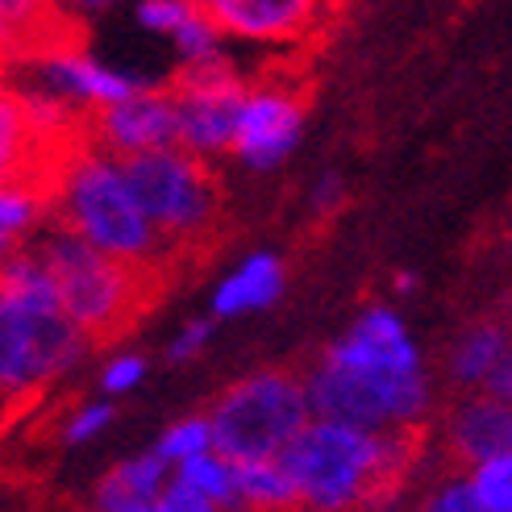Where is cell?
<instances>
[{
    "instance_id": "cell-1",
    "label": "cell",
    "mask_w": 512,
    "mask_h": 512,
    "mask_svg": "<svg viewBox=\"0 0 512 512\" xmlns=\"http://www.w3.org/2000/svg\"><path fill=\"white\" fill-rule=\"evenodd\" d=\"M313 417L358 429L417 433L438 400L429 358L413 325L388 300L363 304L304 371Z\"/></svg>"
},
{
    "instance_id": "cell-12",
    "label": "cell",
    "mask_w": 512,
    "mask_h": 512,
    "mask_svg": "<svg viewBox=\"0 0 512 512\" xmlns=\"http://www.w3.org/2000/svg\"><path fill=\"white\" fill-rule=\"evenodd\" d=\"M442 442L458 463V471L508 450L512 446V404L488 392H458L454 408H446V417H442Z\"/></svg>"
},
{
    "instance_id": "cell-23",
    "label": "cell",
    "mask_w": 512,
    "mask_h": 512,
    "mask_svg": "<svg viewBox=\"0 0 512 512\" xmlns=\"http://www.w3.org/2000/svg\"><path fill=\"white\" fill-rule=\"evenodd\" d=\"M142 379H146V358L134 354V350H125V354H113L105 363V371H100V392L105 396H125V392H134Z\"/></svg>"
},
{
    "instance_id": "cell-37",
    "label": "cell",
    "mask_w": 512,
    "mask_h": 512,
    "mask_svg": "<svg viewBox=\"0 0 512 512\" xmlns=\"http://www.w3.org/2000/svg\"><path fill=\"white\" fill-rule=\"evenodd\" d=\"M504 246H508V254H512V229H508V234H504Z\"/></svg>"
},
{
    "instance_id": "cell-9",
    "label": "cell",
    "mask_w": 512,
    "mask_h": 512,
    "mask_svg": "<svg viewBox=\"0 0 512 512\" xmlns=\"http://www.w3.org/2000/svg\"><path fill=\"white\" fill-rule=\"evenodd\" d=\"M304 121H309V105H304L300 88H292L288 80L246 84L238 121H234V142H229V159L246 171L284 167L304 142Z\"/></svg>"
},
{
    "instance_id": "cell-21",
    "label": "cell",
    "mask_w": 512,
    "mask_h": 512,
    "mask_svg": "<svg viewBox=\"0 0 512 512\" xmlns=\"http://www.w3.org/2000/svg\"><path fill=\"white\" fill-rule=\"evenodd\" d=\"M209 446H213L209 417H204V413H192V417L171 421V425L159 433L155 454L163 458L167 467H175V463H184V458H192V454H200V450H209Z\"/></svg>"
},
{
    "instance_id": "cell-3",
    "label": "cell",
    "mask_w": 512,
    "mask_h": 512,
    "mask_svg": "<svg viewBox=\"0 0 512 512\" xmlns=\"http://www.w3.org/2000/svg\"><path fill=\"white\" fill-rule=\"evenodd\" d=\"M30 250L46 263L59 292V309L88 338V346H109L125 329H134L167 275L155 267L109 259L59 225H50Z\"/></svg>"
},
{
    "instance_id": "cell-18",
    "label": "cell",
    "mask_w": 512,
    "mask_h": 512,
    "mask_svg": "<svg viewBox=\"0 0 512 512\" xmlns=\"http://www.w3.org/2000/svg\"><path fill=\"white\" fill-rule=\"evenodd\" d=\"M408 512H488V508L475 500L463 471H442L417 496H408Z\"/></svg>"
},
{
    "instance_id": "cell-15",
    "label": "cell",
    "mask_w": 512,
    "mask_h": 512,
    "mask_svg": "<svg viewBox=\"0 0 512 512\" xmlns=\"http://www.w3.org/2000/svg\"><path fill=\"white\" fill-rule=\"evenodd\" d=\"M171 479V467L163 463V458L155 450L146 454H130L121 458V463H113L105 475H100L96 483V508L100 512H117V508H138V504H155L159 492L167 488Z\"/></svg>"
},
{
    "instance_id": "cell-31",
    "label": "cell",
    "mask_w": 512,
    "mask_h": 512,
    "mask_svg": "<svg viewBox=\"0 0 512 512\" xmlns=\"http://www.w3.org/2000/svg\"><path fill=\"white\" fill-rule=\"evenodd\" d=\"M59 5L71 13V17H80V21H88V17H100V13H109V9H117L121 0H59Z\"/></svg>"
},
{
    "instance_id": "cell-13",
    "label": "cell",
    "mask_w": 512,
    "mask_h": 512,
    "mask_svg": "<svg viewBox=\"0 0 512 512\" xmlns=\"http://www.w3.org/2000/svg\"><path fill=\"white\" fill-rule=\"evenodd\" d=\"M284 292H288V263L271 250H254L217 279L209 309L213 321H238L275 309Z\"/></svg>"
},
{
    "instance_id": "cell-17",
    "label": "cell",
    "mask_w": 512,
    "mask_h": 512,
    "mask_svg": "<svg viewBox=\"0 0 512 512\" xmlns=\"http://www.w3.org/2000/svg\"><path fill=\"white\" fill-rule=\"evenodd\" d=\"M171 479H179L184 488H192L196 496H204L217 512L238 504V483H234V458H225L221 450H200L184 463L171 467Z\"/></svg>"
},
{
    "instance_id": "cell-10",
    "label": "cell",
    "mask_w": 512,
    "mask_h": 512,
    "mask_svg": "<svg viewBox=\"0 0 512 512\" xmlns=\"http://www.w3.org/2000/svg\"><path fill=\"white\" fill-rule=\"evenodd\" d=\"M338 0H209L204 13L225 42L250 50H292L304 46Z\"/></svg>"
},
{
    "instance_id": "cell-28",
    "label": "cell",
    "mask_w": 512,
    "mask_h": 512,
    "mask_svg": "<svg viewBox=\"0 0 512 512\" xmlns=\"http://www.w3.org/2000/svg\"><path fill=\"white\" fill-rule=\"evenodd\" d=\"M42 392H13V388H5L0 383V433H5L25 408H34V400H38Z\"/></svg>"
},
{
    "instance_id": "cell-4",
    "label": "cell",
    "mask_w": 512,
    "mask_h": 512,
    "mask_svg": "<svg viewBox=\"0 0 512 512\" xmlns=\"http://www.w3.org/2000/svg\"><path fill=\"white\" fill-rule=\"evenodd\" d=\"M46 221L67 229L75 238H84L100 254H109V259L155 267V271L175 267L163 238L155 234V225L146 221L142 204L134 200L130 184H125L121 163L113 155H100L92 146L71 163L63 192Z\"/></svg>"
},
{
    "instance_id": "cell-27",
    "label": "cell",
    "mask_w": 512,
    "mask_h": 512,
    "mask_svg": "<svg viewBox=\"0 0 512 512\" xmlns=\"http://www.w3.org/2000/svg\"><path fill=\"white\" fill-rule=\"evenodd\" d=\"M155 508H159V512H217L209 500L196 496L192 488H184V483H179V479H167V488L159 492Z\"/></svg>"
},
{
    "instance_id": "cell-36",
    "label": "cell",
    "mask_w": 512,
    "mask_h": 512,
    "mask_svg": "<svg viewBox=\"0 0 512 512\" xmlns=\"http://www.w3.org/2000/svg\"><path fill=\"white\" fill-rule=\"evenodd\" d=\"M184 5H192V9H204V5H209V0H184Z\"/></svg>"
},
{
    "instance_id": "cell-34",
    "label": "cell",
    "mask_w": 512,
    "mask_h": 512,
    "mask_svg": "<svg viewBox=\"0 0 512 512\" xmlns=\"http://www.w3.org/2000/svg\"><path fill=\"white\" fill-rule=\"evenodd\" d=\"M117 512H159L155 504H138V508H117Z\"/></svg>"
},
{
    "instance_id": "cell-2",
    "label": "cell",
    "mask_w": 512,
    "mask_h": 512,
    "mask_svg": "<svg viewBox=\"0 0 512 512\" xmlns=\"http://www.w3.org/2000/svg\"><path fill=\"white\" fill-rule=\"evenodd\" d=\"M279 458L296 483V512H358L375 492L413 475L417 438L309 417Z\"/></svg>"
},
{
    "instance_id": "cell-11",
    "label": "cell",
    "mask_w": 512,
    "mask_h": 512,
    "mask_svg": "<svg viewBox=\"0 0 512 512\" xmlns=\"http://www.w3.org/2000/svg\"><path fill=\"white\" fill-rule=\"evenodd\" d=\"M88 146L100 155L130 159L146 150L175 146V100L167 88L146 84L130 96L100 105L88 117Z\"/></svg>"
},
{
    "instance_id": "cell-32",
    "label": "cell",
    "mask_w": 512,
    "mask_h": 512,
    "mask_svg": "<svg viewBox=\"0 0 512 512\" xmlns=\"http://www.w3.org/2000/svg\"><path fill=\"white\" fill-rule=\"evenodd\" d=\"M417 284H421V279H417L413 271H396V275H392V292H396V296H413Z\"/></svg>"
},
{
    "instance_id": "cell-33",
    "label": "cell",
    "mask_w": 512,
    "mask_h": 512,
    "mask_svg": "<svg viewBox=\"0 0 512 512\" xmlns=\"http://www.w3.org/2000/svg\"><path fill=\"white\" fill-rule=\"evenodd\" d=\"M9 42V17H5V5H0V50Z\"/></svg>"
},
{
    "instance_id": "cell-38",
    "label": "cell",
    "mask_w": 512,
    "mask_h": 512,
    "mask_svg": "<svg viewBox=\"0 0 512 512\" xmlns=\"http://www.w3.org/2000/svg\"><path fill=\"white\" fill-rule=\"evenodd\" d=\"M225 512H242V508H225Z\"/></svg>"
},
{
    "instance_id": "cell-20",
    "label": "cell",
    "mask_w": 512,
    "mask_h": 512,
    "mask_svg": "<svg viewBox=\"0 0 512 512\" xmlns=\"http://www.w3.org/2000/svg\"><path fill=\"white\" fill-rule=\"evenodd\" d=\"M167 42L175 46L179 63H204V59L225 55V38H221V30L209 21V13H204V9H192L184 21H179V30Z\"/></svg>"
},
{
    "instance_id": "cell-35",
    "label": "cell",
    "mask_w": 512,
    "mask_h": 512,
    "mask_svg": "<svg viewBox=\"0 0 512 512\" xmlns=\"http://www.w3.org/2000/svg\"><path fill=\"white\" fill-rule=\"evenodd\" d=\"M5 71H9V55H5V50H0V80H5Z\"/></svg>"
},
{
    "instance_id": "cell-14",
    "label": "cell",
    "mask_w": 512,
    "mask_h": 512,
    "mask_svg": "<svg viewBox=\"0 0 512 512\" xmlns=\"http://www.w3.org/2000/svg\"><path fill=\"white\" fill-rule=\"evenodd\" d=\"M512 346V325L500 317H479L463 325L446 346V383L454 392H483L500 354Z\"/></svg>"
},
{
    "instance_id": "cell-19",
    "label": "cell",
    "mask_w": 512,
    "mask_h": 512,
    "mask_svg": "<svg viewBox=\"0 0 512 512\" xmlns=\"http://www.w3.org/2000/svg\"><path fill=\"white\" fill-rule=\"evenodd\" d=\"M475 500L488 512H512V446L463 471Z\"/></svg>"
},
{
    "instance_id": "cell-25",
    "label": "cell",
    "mask_w": 512,
    "mask_h": 512,
    "mask_svg": "<svg viewBox=\"0 0 512 512\" xmlns=\"http://www.w3.org/2000/svg\"><path fill=\"white\" fill-rule=\"evenodd\" d=\"M209 342H213V317H188L171 334L167 358H171V363H192L196 354H204V346H209Z\"/></svg>"
},
{
    "instance_id": "cell-5",
    "label": "cell",
    "mask_w": 512,
    "mask_h": 512,
    "mask_svg": "<svg viewBox=\"0 0 512 512\" xmlns=\"http://www.w3.org/2000/svg\"><path fill=\"white\" fill-rule=\"evenodd\" d=\"M117 163L146 221L163 238L171 263L217 234L225 217V188L213 171V159H200L184 146H163Z\"/></svg>"
},
{
    "instance_id": "cell-22",
    "label": "cell",
    "mask_w": 512,
    "mask_h": 512,
    "mask_svg": "<svg viewBox=\"0 0 512 512\" xmlns=\"http://www.w3.org/2000/svg\"><path fill=\"white\" fill-rule=\"evenodd\" d=\"M113 417H117V408L109 400H84V404H75V408H67V417L59 425V442L63 446H84V442L100 438V433L113 425Z\"/></svg>"
},
{
    "instance_id": "cell-30",
    "label": "cell",
    "mask_w": 512,
    "mask_h": 512,
    "mask_svg": "<svg viewBox=\"0 0 512 512\" xmlns=\"http://www.w3.org/2000/svg\"><path fill=\"white\" fill-rule=\"evenodd\" d=\"M358 512H408V492H404V483H392V488L375 492Z\"/></svg>"
},
{
    "instance_id": "cell-8",
    "label": "cell",
    "mask_w": 512,
    "mask_h": 512,
    "mask_svg": "<svg viewBox=\"0 0 512 512\" xmlns=\"http://www.w3.org/2000/svg\"><path fill=\"white\" fill-rule=\"evenodd\" d=\"M246 84L250 80L229 63V55L204 59V63H179L167 84L175 100V146L192 150L200 159L229 155Z\"/></svg>"
},
{
    "instance_id": "cell-29",
    "label": "cell",
    "mask_w": 512,
    "mask_h": 512,
    "mask_svg": "<svg viewBox=\"0 0 512 512\" xmlns=\"http://www.w3.org/2000/svg\"><path fill=\"white\" fill-rule=\"evenodd\" d=\"M483 392L496 396V400H504V404H512V346L500 354V363H496V371L488 375V383H483Z\"/></svg>"
},
{
    "instance_id": "cell-7",
    "label": "cell",
    "mask_w": 512,
    "mask_h": 512,
    "mask_svg": "<svg viewBox=\"0 0 512 512\" xmlns=\"http://www.w3.org/2000/svg\"><path fill=\"white\" fill-rule=\"evenodd\" d=\"M88 354V338L59 304L0 300V383L13 392H42Z\"/></svg>"
},
{
    "instance_id": "cell-24",
    "label": "cell",
    "mask_w": 512,
    "mask_h": 512,
    "mask_svg": "<svg viewBox=\"0 0 512 512\" xmlns=\"http://www.w3.org/2000/svg\"><path fill=\"white\" fill-rule=\"evenodd\" d=\"M188 13H192V5H184V0H138L134 5L138 25L146 34H159V38H171Z\"/></svg>"
},
{
    "instance_id": "cell-16",
    "label": "cell",
    "mask_w": 512,
    "mask_h": 512,
    "mask_svg": "<svg viewBox=\"0 0 512 512\" xmlns=\"http://www.w3.org/2000/svg\"><path fill=\"white\" fill-rule=\"evenodd\" d=\"M238 504L242 512H296V483L284 467V458H250L234 463Z\"/></svg>"
},
{
    "instance_id": "cell-6",
    "label": "cell",
    "mask_w": 512,
    "mask_h": 512,
    "mask_svg": "<svg viewBox=\"0 0 512 512\" xmlns=\"http://www.w3.org/2000/svg\"><path fill=\"white\" fill-rule=\"evenodd\" d=\"M204 417L213 429V450L234 463H250V458L284 454L304 421L313 417V408L304 375L288 367H263L221 388Z\"/></svg>"
},
{
    "instance_id": "cell-26",
    "label": "cell",
    "mask_w": 512,
    "mask_h": 512,
    "mask_svg": "<svg viewBox=\"0 0 512 512\" xmlns=\"http://www.w3.org/2000/svg\"><path fill=\"white\" fill-rule=\"evenodd\" d=\"M346 204V179L338 171H321L309 188V209L313 213H334Z\"/></svg>"
}]
</instances>
